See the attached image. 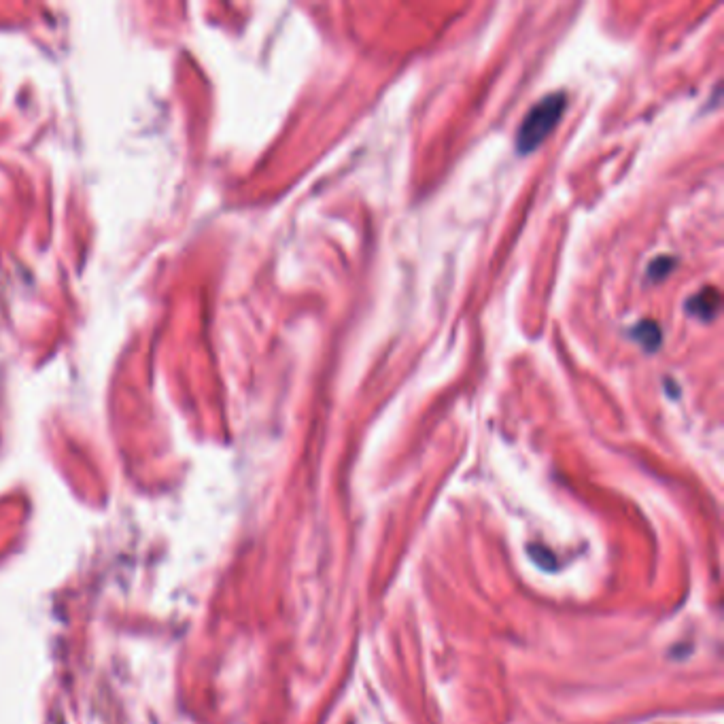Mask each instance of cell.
Returning <instances> with one entry per match:
<instances>
[{"instance_id": "obj_1", "label": "cell", "mask_w": 724, "mask_h": 724, "mask_svg": "<svg viewBox=\"0 0 724 724\" xmlns=\"http://www.w3.org/2000/svg\"><path fill=\"white\" fill-rule=\"evenodd\" d=\"M565 107L567 98L561 92L542 98L538 105L527 113L523 126L519 128V134H516V147H519V151L531 153L538 145H542L546 136L559 124Z\"/></svg>"}, {"instance_id": "obj_2", "label": "cell", "mask_w": 724, "mask_h": 724, "mask_svg": "<svg viewBox=\"0 0 724 724\" xmlns=\"http://www.w3.org/2000/svg\"><path fill=\"white\" fill-rule=\"evenodd\" d=\"M718 306H720V296L714 287H705L691 302H688V310L699 319H712L718 313Z\"/></svg>"}, {"instance_id": "obj_3", "label": "cell", "mask_w": 724, "mask_h": 724, "mask_svg": "<svg viewBox=\"0 0 724 724\" xmlns=\"http://www.w3.org/2000/svg\"><path fill=\"white\" fill-rule=\"evenodd\" d=\"M633 336L637 342H642L648 351L659 349V344H661V330H659V325L652 321H644L637 325L633 330Z\"/></svg>"}, {"instance_id": "obj_4", "label": "cell", "mask_w": 724, "mask_h": 724, "mask_svg": "<svg viewBox=\"0 0 724 724\" xmlns=\"http://www.w3.org/2000/svg\"><path fill=\"white\" fill-rule=\"evenodd\" d=\"M671 266H674V260H671V257H659V260L652 262L648 268L650 279H657V281L663 279L665 274L671 270Z\"/></svg>"}]
</instances>
